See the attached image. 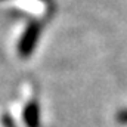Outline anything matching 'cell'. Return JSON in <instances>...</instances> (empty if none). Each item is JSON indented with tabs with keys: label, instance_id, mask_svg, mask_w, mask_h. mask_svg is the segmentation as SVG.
<instances>
[{
	"label": "cell",
	"instance_id": "cell-1",
	"mask_svg": "<svg viewBox=\"0 0 127 127\" xmlns=\"http://www.w3.org/2000/svg\"><path fill=\"white\" fill-rule=\"evenodd\" d=\"M40 31H41V25L38 22H31L27 27V30L22 34L21 41L18 44V53H19V56L27 58V56H30L32 53V50L35 49V44L38 41Z\"/></svg>",
	"mask_w": 127,
	"mask_h": 127
},
{
	"label": "cell",
	"instance_id": "cell-2",
	"mask_svg": "<svg viewBox=\"0 0 127 127\" xmlns=\"http://www.w3.org/2000/svg\"><path fill=\"white\" fill-rule=\"evenodd\" d=\"M24 121L27 127H40V108L35 100H31L24 109Z\"/></svg>",
	"mask_w": 127,
	"mask_h": 127
},
{
	"label": "cell",
	"instance_id": "cell-3",
	"mask_svg": "<svg viewBox=\"0 0 127 127\" xmlns=\"http://www.w3.org/2000/svg\"><path fill=\"white\" fill-rule=\"evenodd\" d=\"M115 118L120 124H127V109H120L115 114Z\"/></svg>",
	"mask_w": 127,
	"mask_h": 127
},
{
	"label": "cell",
	"instance_id": "cell-4",
	"mask_svg": "<svg viewBox=\"0 0 127 127\" xmlns=\"http://www.w3.org/2000/svg\"><path fill=\"white\" fill-rule=\"evenodd\" d=\"M1 123H3V126L4 127H16L15 121H13V118H12L10 115H7V114H4V115L1 117Z\"/></svg>",
	"mask_w": 127,
	"mask_h": 127
}]
</instances>
